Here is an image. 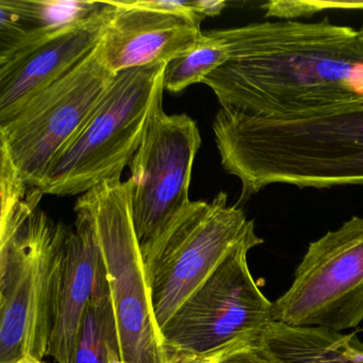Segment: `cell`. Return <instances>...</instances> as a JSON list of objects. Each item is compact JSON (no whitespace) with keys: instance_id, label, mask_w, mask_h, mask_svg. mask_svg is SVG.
Masks as SVG:
<instances>
[{"instance_id":"6da1fadb","label":"cell","mask_w":363,"mask_h":363,"mask_svg":"<svg viewBox=\"0 0 363 363\" xmlns=\"http://www.w3.org/2000/svg\"><path fill=\"white\" fill-rule=\"evenodd\" d=\"M212 33L229 57L203 84L223 109L284 120L363 105L362 30L324 18Z\"/></svg>"},{"instance_id":"7a4b0ae2","label":"cell","mask_w":363,"mask_h":363,"mask_svg":"<svg viewBox=\"0 0 363 363\" xmlns=\"http://www.w3.org/2000/svg\"><path fill=\"white\" fill-rule=\"evenodd\" d=\"M213 133L225 172L241 182L240 201L276 184L363 186V105L284 120L220 108Z\"/></svg>"},{"instance_id":"3957f363","label":"cell","mask_w":363,"mask_h":363,"mask_svg":"<svg viewBox=\"0 0 363 363\" xmlns=\"http://www.w3.org/2000/svg\"><path fill=\"white\" fill-rule=\"evenodd\" d=\"M43 195L31 189L0 218V363L43 360L48 354L69 228L38 210Z\"/></svg>"},{"instance_id":"277c9868","label":"cell","mask_w":363,"mask_h":363,"mask_svg":"<svg viewBox=\"0 0 363 363\" xmlns=\"http://www.w3.org/2000/svg\"><path fill=\"white\" fill-rule=\"evenodd\" d=\"M167 65L116 74L79 135L48 169L39 186L43 194L82 195L122 176L163 107Z\"/></svg>"},{"instance_id":"5b68a950","label":"cell","mask_w":363,"mask_h":363,"mask_svg":"<svg viewBox=\"0 0 363 363\" xmlns=\"http://www.w3.org/2000/svg\"><path fill=\"white\" fill-rule=\"evenodd\" d=\"M260 244L254 220L220 192L190 201L156 235L140 244L150 301L159 328L207 281L238 246Z\"/></svg>"},{"instance_id":"8992f818","label":"cell","mask_w":363,"mask_h":363,"mask_svg":"<svg viewBox=\"0 0 363 363\" xmlns=\"http://www.w3.org/2000/svg\"><path fill=\"white\" fill-rule=\"evenodd\" d=\"M94 235L113 306L121 362L169 363L150 301L130 208L121 177L97 184L76 201Z\"/></svg>"},{"instance_id":"52a82bcc","label":"cell","mask_w":363,"mask_h":363,"mask_svg":"<svg viewBox=\"0 0 363 363\" xmlns=\"http://www.w3.org/2000/svg\"><path fill=\"white\" fill-rule=\"evenodd\" d=\"M258 244L233 250L162 329L169 363H216L256 343L272 322L273 303L252 278L247 254Z\"/></svg>"},{"instance_id":"ba28073f","label":"cell","mask_w":363,"mask_h":363,"mask_svg":"<svg viewBox=\"0 0 363 363\" xmlns=\"http://www.w3.org/2000/svg\"><path fill=\"white\" fill-rule=\"evenodd\" d=\"M114 76L99 45L69 75L0 124V152L7 155L29 188L39 189L52 163L96 109Z\"/></svg>"},{"instance_id":"9c48e42d","label":"cell","mask_w":363,"mask_h":363,"mask_svg":"<svg viewBox=\"0 0 363 363\" xmlns=\"http://www.w3.org/2000/svg\"><path fill=\"white\" fill-rule=\"evenodd\" d=\"M363 320V218L352 216L311 242L272 322L341 333Z\"/></svg>"},{"instance_id":"30bf717a","label":"cell","mask_w":363,"mask_h":363,"mask_svg":"<svg viewBox=\"0 0 363 363\" xmlns=\"http://www.w3.org/2000/svg\"><path fill=\"white\" fill-rule=\"evenodd\" d=\"M199 127L188 114L152 118L129 163L130 208L140 244L156 235L190 203L193 163L201 147Z\"/></svg>"},{"instance_id":"8fae6325","label":"cell","mask_w":363,"mask_h":363,"mask_svg":"<svg viewBox=\"0 0 363 363\" xmlns=\"http://www.w3.org/2000/svg\"><path fill=\"white\" fill-rule=\"evenodd\" d=\"M112 3L116 12L99 50L113 74L169 63L192 50L203 38L201 23L186 14L155 9L143 0Z\"/></svg>"},{"instance_id":"7c38bea8","label":"cell","mask_w":363,"mask_h":363,"mask_svg":"<svg viewBox=\"0 0 363 363\" xmlns=\"http://www.w3.org/2000/svg\"><path fill=\"white\" fill-rule=\"evenodd\" d=\"M114 12L116 6L107 1L104 9L86 22L0 67V124L84 62L99 48Z\"/></svg>"},{"instance_id":"4fadbf2b","label":"cell","mask_w":363,"mask_h":363,"mask_svg":"<svg viewBox=\"0 0 363 363\" xmlns=\"http://www.w3.org/2000/svg\"><path fill=\"white\" fill-rule=\"evenodd\" d=\"M99 252L88 220L76 213L75 230L69 228L54 299L48 356L73 363L86 308L94 293Z\"/></svg>"},{"instance_id":"5bb4252c","label":"cell","mask_w":363,"mask_h":363,"mask_svg":"<svg viewBox=\"0 0 363 363\" xmlns=\"http://www.w3.org/2000/svg\"><path fill=\"white\" fill-rule=\"evenodd\" d=\"M259 342L272 363H363V342L354 333L271 322Z\"/></svg>"},{"instance_id":"9a60e30c","label":"cell","mask_w":363,"mask_h":363,"mask_svg":"<svg viewBox=\"0 0 363 363\" xmlns=\"http://www.w3.org/2000/svg\"><path fill=\"white\" fill-rule=\"evenodd\" d=\"M18 14L25 35L5 54L0 55V67H5L52 38L57 37L99 13L107 1L86 0H0Z\"/></svg>"},{"instance_id":"2e32d148","label":"cell","mask_w":363,"mask_h":363,"mask_svg":"<svg viewBox=\"0 0 363 363\" xmlns=\"http://www.w3.org/2000/svg\"><path fill=\"white\" fill-rule=\"evenodd\" d=\"M113 354L120 356L116 318L99 255L94 293L84 314L73 363H110Z\"/></svg>"},{"instance_id":"e0dca14e","label":"cell","mask_w":363,"mask_h":363,"mask_svg":"<svg viewBox=\"0 0 363 363\" xmlns=\"http://www.w3.org/2000/svg\"><path fill=\"white\" fill-rule=\"evenodd\" d=\"M228 50L211 31H205L201 41L186 54L167 63L163 75L164 89L180 93L195 84H203L206 77L228 60Z\"/></svg>"},{"instance_id":"ac0fdd59","label":"cell","mask_w":363,"mask_h":363,"mask_svg":"<svg viewBox=\"0 0 363 363\" xmlns=\"http://www.w3.org/2000/svg\"><path fill=\"white\" fill-rule=\"evenodd\" d=\"M341 7L346 9V4L307 3V1H272L262 6L267 12V16L281 18V20L294 21L299 16H312L316 12L327 10L329 8Z\"/></svg>"},{"instance_id":"d6986e66","label":"cell","mask_w":363,"mask_h":363,"mask_svg":"<svg viewBox=\"0 0 363 363\" xmlns=\"http://www.w3.org/2000/svg\"><path fill=\"white\" fill-rule=\"evenodd\" d=\"M259 341L229 352L216 363H272Z\"/></svg>"},{"instance_id":"ffe728a7","label":"cell","mask_w":363,"mask_h":363,"mask_svg":"<svg viewBox=\"0 0 363 363\" xmlns=\"http://www.w3.org/2000/svg\"><path fill=\"white\" fill-rule=\"evenodd\" d=\"M16 363H45L43 360H38L35 358H24L22 360L18 361Z\"/></svg>"},{"instance_id":"44dd1931","label":"cell","mask_w":363,"mask_h":363,"mask_svg":"<svg viewBox=\"0 0 363 363\" xmlns=\"http://www.w3.org/2000/svg\"><path fill=\"white\" fill-rule=\"evenodd\" d=\"M361 30H362V33H363V28H362V29H361Z\"/></svg>"}]
</instances>
